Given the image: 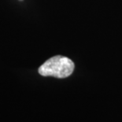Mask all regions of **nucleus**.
Returning a JSON list of instances; mask_svg holds the SVG:
<instances>
[{
    "mask_svg": "<svg viewBox=\"0 0 122 122\" xmlns=\"http://www.w3.org/2000/svg\"><path fill=\"white\" fill-rule=\"evenodd\" d=\"M75 65L71 59L62 55H56L49 58L41 66L38 72L43 76L66 78L74 71Z\"/></svg>",
    "mask_w": 122,
    "mask_h": 122,
    "instance_id": "nucleus-1",
    "label": "nucleus"
}]
</instances>
